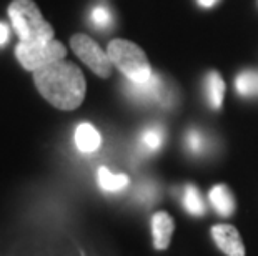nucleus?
Wrapping results in <instances>:
<instances>
[{
    "mask_svg": "<svg viewBox=\"0 0 258 256\" xmlns=\"http://www.w3.org/2000/svg\"><path fill=\"white\" fill-rule=\"evenodd\" d=\"M163 143H165V130L160 125L153 123L142 130L139 138L140 150L147 151V153H155L162 148Z\"/></svg>",
    "mask_w": 258,
    "mask_h": 256,
    "instance_id": "obj_12",
    "label": "nucleus"
},
{
    "mask_svg": "<svg viewBox=\"0 0 258 256\" xmlns=\"http://www.w3.org/2000/svg\"><path fill=\"white\" fill-rule=\"evenodd\" d=\"M70 48L97 77L110 78L113 68L112 60L92 37L85 34H74L70 37Z\"/></svg>",
    "mask_w": 258,
    "mask_h": 256,
    "instance_id": "obj_5",
    "label": "nucleus"
},
{
    "mask_svg": "<svg viewBox=\"0 0 258 256\" xmlns=\"http://www.w3.org/2000/svg\"><path fill=\"white\" fill-rule=\"evenodd\" d=\"M235 89L241 97H258V72L245 70L235 80Z\"/></svg>",
    "mask_w": 258,
    "mask_h": 256,
    "instance_id": "obj_15",
    "label": "nucleus"
},
{
    "mask_svg": "<svg viewBox=\"0 0 258 256\" xmlns=\"http://www.w3.org/2000/svg\"><path fill=\"white\" fill-rule=\"evenodd\" d=\"M9 37H10V34H9V27L5 25V24H2V22H0V47L5 45V43L9 42Z\"/></svg>",
    "mask_w": 258,
    "mask_h": 256,
    "instance_id": "obj_18",
    "label": "nucleus"
},
{
    "mask_svg": "<svg viewBox=\"0 0 258 256\" xmlns=\"http://www.w3.org/2000/svg\"><path fill=\"white\" fill-rule=\"evenodd\" d=\"M203 87H205V97L207 102L213 110L222 108L223 97H225V81L222 75L218 72H208L203 80Z\"/></svg>",
    "mask_w": 258,
    "mask_h": 256,
    "instance_id": "obj_11",
    "label": "nucleus"
},
{
    "mask_svg": "<svg viewBox=\"0 0 258 256\" xmlns=\"http://www.w3.org/2000/svg\"><path fill=\"white\" fill-rule=\"evenodd\" d=\"M75 145L82 153H92V151L98 150V146L102 143V137L98 133V130L93 127L92 123H80L75 128L74 135Z\"/></svg>",
    "mask_w": 258,
    "mask_h": 256,
    "instance_id": "obj_10",
    "label": "nucleus"
},
{
    "mask_svg": "<svg viewBox=\"0 0 258 256\" xmlns=\"http://www.w3.org/2000/svg\"><path fill=\"white\" fill-rule=\"evenodd\" d=\"M208 200H210L212 206L220 216H232L235 211V197L225 183L215 185L210 193H208Z\"/></svg>",
    "mask_w": 258,
    "mask_h": 256,
    "instance_id": "obj_9",
    "label": "nucleus"
},
{
    "mask_svg": "<svg viewBox=\"0 0 258 256\" xmlns=\"http://www.w3.org/2000/svg\"><path fill=\"white\" fill-rule=\"evenodd\" d=\"M112 20L113 19H112L110 10L107 7H103V5H97V7L92 10V22L98 29H107V27H110Z\"/></svg>",
    "mask_w": 258,
    "mask_h": 256,
    "instance_id": "obj_17",
    "label": "nucleus"
},
{
    "mask_svg": "<svg viewBox=\"0 0 258 256\" xmlns=\"http://www.w3.org/2000/svg\"><path fill=\"white\" fill-rule=\"evenodd\" d=\"M97 180L103 192H120L128 185V177L125 173H112L105 166L98 168Z\"/></svg>",
    "mask_w": 258,
    "mask_h": 256,
    "instance_id": "obj_14",
    "label": "nucleus"
},
{
    "mask_svg": "<svg viewBox=\"0 0 258 256\" xmlns=\"http://www.w3.org/2000/svg\"><path fill=\"white\" fill-rule=\"evenodd\" d=\"M180 198H182V205L190 215L202 216L205 213V201H203L199 188L195 185H185L182 188V193H180Z\"/></svg>",
    "mask_w": 258,
    "mask_h": 256,
    "instance_id": "obj_13",
    "label": "nucleus"
},
{
    "mask_svg": "<svg viewBox=\"0 0 258 256\" xmlns=\"http://www.w3.org/2000/svg\"><path fill=\"white\" fill-rule=\"evenodd\" d=\"M150 230H152V241L153 248L157 251H165L172 241L173 231H175V221L167 211H157L152 215L150 220Z\"/></svg>",
    "mask_w": 258,
    "mask_h": 256,
    "instance_id": "obj_8",
    "label": "nucleus"
},
{
    "mask_svg": "<svg viewBox=\"0 0 258 256\" xmlns=\"http://www.w3.org/2000/svg\"><path fill=\"white\" fill-rule=\"evenodd\" d=\"M127 92L135 100L158 102V103H167L170 95L165 80L157 73H152V77L147 81H144V83H132V81H128Z\"/></svg>",
    "mask_w": 258,
    "mask_h": 256,
    "instance_id": "obj_6",
    "label": "nucleus"
},
{
    "mask_svg": "<svg viewBox=\"0 0 258 256\" xmlns=\"http://www.w3.org/2000/svg\"><path fill=\"white\" fill-rule=\"evenodd\" d=\"M212 239L225 256H245V243L240 231L233 225L212 226Z\"/></svg>",
    "mask_w": 258,
    "mask_h": 256,
    "instance_id": "obj_7",
    "label": "nucleus"
},
{
    "mask_svg": "<svg viewBox=\"0 0 258 256\" xmlns=\"http://www.w3.org/2000/svg\"><path fill=\"white\" fill-rule=\"evenodd\" d=\"M185 143H186V148H188V151H190V153H194V155L205 153V150L208 146L207 137L202 132H199V130H190V132L186 133Z\"/></svg>",
    "mask_w": 258,
    "mask_h": 256,
    "instance_id": "obj_16",
    "label": "nucleus"
},
{
    "mask_svg": "<svg viewBox=\"0 0 258 256\" xmlns=\"http://www.w3.org/2000/svg\"><path fill=\"white\" fill-rule=\"evenodd\" d=\"M32 75L38 94L58 110L70 112L84 103L87 81L75 63L60 60L37 70Z\"/></svg>",
    "mask_w": 258,
    "mask_h": 256,
    "instance_id": "obj_1",
    "label": "nucleus"
},
{
    "mask_svg": "<svg viewBox=\"0 0 258 256\" xmlns=\"http://www.w3.org/2000/svg\"><path fill=\"white\" fill-rule=\"evenodd\" d=\"M65 55H67V48L57 39L34 42L19 40L15 47V58L19 60L22 68L32 73L50 63L65 60Z\"/></svg>",
    "mask_w": 258,
    "mask_h": 256,
    "instance_id": "obj_4",
    "label": "nucleus"
},
{
    "mask_svg": "<svg viewBox=\"0 0 258 256\" xmlns=\"http://www.w3.org/2000/svg\"><path fill=\"white\" fill-rule=\"evenodd\" d=\"M220 0H197V4L200 5V7H205V9H210L213 5H217Z\"/></svg>",
    "mask_w": 258,
    "mask_h": 256,
    "instance_id": "obj_19",
    "label": "nucleus"
},
{
    "mask_svg": "<svg viewBox=\"0 0 258 256\" xmlns=\"http://www.w3.org/2000/svg\"><path fill=\"white\" fill-rule=\"evenodd\" d=\"M107 53L113 67H117L120 73L132 83H144L152 77L150 62L137 43L125 39H113L108 43Z\"/></svg>",
    "mask_w": 258,
    "mask_h": 256,
    "instance_id": "obj_3",
    "label": "nucleus"
},
{
    "mask_svg": "<svg viewBox=\"0 0 258 256\" xmlns=\"http://www.w3.org/2000/svg\"><path fill=\"white\" fill-rule=\"evenodd\" d=\"M7 14L19 40L34 42L55 39V30L50 22L45 20L34 0H12L7 7Z\"/></svg>",
    "mask_w": 258,
    "mask_h": 256,
    "instance_id": "obj_2",
    "label": "nucleus"
}]
</instances>
